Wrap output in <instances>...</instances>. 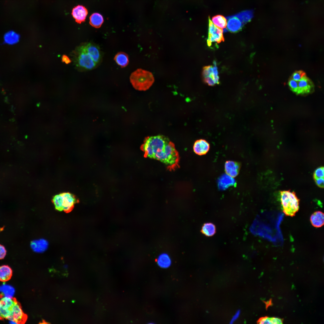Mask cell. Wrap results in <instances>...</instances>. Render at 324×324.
<instances>
[{
    "label": "cell",
    "instance_id": "obj_1",
    "mask_svg": "<svg viewBox=\"0 0 324 324\" xmlns=\"http://www.w3.org/2000/svg\"><path fill=\"white\" fill-rule=\"evenodd\" d=\"M144 156L165 164L170 171L179 167V157L174 143L162 135L146 137L141 146Z\"/></svg>",
    "mask_w": 324,
    "mask_h": 324
},
{
    "label": "cell",
    "instance_id": "obj_2",
    "mask_svg": "<svg viewBox=\"0 0 324 324\" xmlns=\"http://www.w3.org/2000/svg\"><path fill=\"white\" fill-rule=\"evenodd\" d=\"M27 319L21 304L15 298L3 297L0 294V320H8L18 324L25 323Z\"/></svg>",
    "mask_w": 324,
    "mask_h": 324
},
{
    "label": "cell",
    "instance_id": "obj_3",
    "mask_svg": "<svg viewBox=\"0 0 324 324\" xmlns=\"http://www.w3.org/2000/svg\"><path fill=\"white\" fill-rule=\"evenodd\" d=\"M130 81L134 88L139 91L148 89L154 82V78L150 72L138 69L131 74Z\"/></svg>",
    "mask_w": 324,
    "mask_h": 324
},
{
    "label": "cell",
    "instance_id": "obj_4",
    "mask_svg": "<svg viewBox=\"0 0 324 324\" xmlns=\"http://www.w3.org/2000/svg\"><path fill=\"white\" fill-rule=\"evenodd\" d=\"M52 202L56 210L68 213L73 210L75 204L78 203L79 200L74 194L65 192L54 196Z\"/></svg>",
    "mask_w": 324,
    "mask_h": 324
},
{
    "label": "cell",
    "instance_id": "obj_5",
    "mask_svg": "<svg viewBox=\"0 0 324 324\" xmlns=\"http://www.w3.org/2000/svg\"><path fill=\"white\" fill-rule=\"evenodd\" d=\"M280 195L284 214L286 216H295L299 210V201L295 193L290 191H283L280 192Z\"/></svg>",
    "mask_w": 324,
    "mask_h": 324
},
{
    "label": "cell",
    "instance_id": "obj_6",
    "mask_svg": "<svg viewBox=\"0 0 324 324\" xmlns=\"http://www.w3.org/2000/svg\"><path fill=\"white\" fill-rule=\"evenodd\" d=\"M78 57L77 58L78 66L85 70H91L96 67L99 63L88 52L86 51L82 45L77 50Z\"/></svg>",
    "mask_w": 324,
    "mask_h": 324
},
{
    "label": "cell",
    "instance_id": "obj_7",
    "mask_svg": "<svg viewBox=\"0 0 324 324\" xmlns=\"http://www.w3.org/2000/svg\"><path fill=\"white\" fill-rule=\"evenodd\" d=\"M208 37L207 42L209 46L213 43H220L224 40L223 35V30L215 26L209 17L208 18Z\"/></svg>",
    "mask_w": 324,
    "mask_h": 324
},
{
    "label": "cell",
    "instance_id": "obj_8",
    "mask_svg": "<svg viewBox=\"0 0 324 324\" xmlns=\"http://www.w3.org/2000/svg\"><path fill=\"white\" fill-rule=\"evenodd\" d=\"M226 28L228 31L232 33H236L240 31L244 24L241 20L236 15L227 17Z\"/></svg>",
    "mask_w": 324,
    "mask_h": 324
},
{
    "label": "cell",
    "instance_id": "obj_9",
    "mask_svg": "<svg viewBox=\"0 0 324 324\" xmlns=\"http://www.w3.org/2000/svg\"><path fill=\"white\" fill-rule=\"evenodd\" d=\"M210 148L209 143L205 140L200 139L196 140L193 146V150L196 154L202 155L206 154Z\"/></svg>",
    "mask_w": 324,
    "mask_h": 324
},
{
    "label": "cell",
    "instance_id": "obj_10",
    "mask_svg": "<svg viewBox=\"0 0 324 324\" xmlns=\"http://www.w3.org/2000/svg\"><path fill=\"white\" fill-rule=\"evenodd\" d=\"M72 14L76 21L81 23L85 21L88 14V11L84 7L79 5L73 9Z\"/></svg>",
    "mask_w": 324,
    "mask_h": 324
},
{
    "label": "cell",
    "instance_id": "obj_11",
    "mask_svg": "<svg viewBox=\"0 0 324 324\" xmlns=\"http://www.w3.org/2000/svg\"><path fill=\"white\" fill-rule=\"evenodd\" d=\"M310 221L314 227L317 228L322 227L324 224L323 213L320 211L315 212L310 217Z\"/></svg>",
    "mask_w": 324,
    "mask_h": 324
},
{
    "label": "cell",
    "instance_id": "obj_12",
    "mask_svg": "<svg viewBox=\"0 0 324 324\" xmlns=\"http://www.w3.org/2000/svg\"><path fill=\"white\" fill-rule=\"evenodd\" d=\"M239 166L237 163L232 161H227L225 164V169L227 174L232 177L236 176L239 170Z\"/></svg>",
    "mask_w": 324,
    "mask_h": 324
},
{
    "label": "cell",
    "instance_id": "obj_13",
    "mask_svg": "<svg viewBox=\"0 0 324 324\" xmlns=\"http://www.w3.org/2000/svg\"><path fill=\"white\" fill-rule=\"evenodd\" d=\"M31 246L34 251L40 253L44 252L47 249L48 246V242L44 239H40L32 242Z\"/></svg>",
    "mask_w": 324,
    "mask_h": 324
},
{
    "label": "cell",
    "instance_id": "obj_14",
    "mask_svg": "<svg viewBox=\"0 0 324 324\" xmlns=\"http://www.w3.org/2000/svg\"><path fill=\"white\" fill-rule=\"evenodd\" d=\"M158 266L162 268H167L171 265L172 261L169 255L166 253L160 254L157 260Z\"/></svg>",
    "mask_w": 324,
    "mask_h": 324
},
{
    "label": "cell",
    "instance_id": "obj_15",
    "mask_svg": "<svg viewBox=\"0 0 324 324\" xmlns=\"http://www.w3.org/2000/svg\"><path fill=\"white\" fill-rule=\"evenodd\" d=\"M13 271L8 265L0 266V281L5 282L9 280L12 275Z\"/></svg>",
    "mask_w": 324,
    "mask_h": 324
},
{
    "label": "cell",
    "instance_id": "obj_16",
    "mask_svg": "<svg viewBox=\"0 0 324 324\" xmlns=\"http://www.w3.org/2000/svg\"><path fill=\"white\" fill-rule=\"evenodd\" d=\"M232 178L227 174L222 176L218 182L219 187L221 189H224L233 184L235 181Z\"/></svg>",
    "mask_w": 324,
    "mask_h": 324
},
{
    "label": "cell",
    "instance_id": "obj_17",
    "mask_svg": "<svg viewBox=\"0 0 324 324\" xmlns=\"http://www.w3.org/2000/svg\"><path fill=\"white\" fill-rule=\"evenodd\" d=\"M114 60L117 64L122 68L126 66L129 63L128 56L125 52H120L115 56Z\"/></svg>",
    "mask_w": 324,
    "mask_h": 324
},
{
    "label": "cell",
    "instance_id": "obj_18",
    "mask_svg": "<svg viewBox=\"0 0 324 324\" xmlns=\"http://www.w3.org/2000/svg\"><path fill=\"white\" fill-rule=\"evenodd\" d=\"M311 85L310 80L305 75L298 82V92H302L308 91L311 87Z\"/></svg>",
    "mask_w": 324,
    "mask_h": 324
},
{
    "label": "cell",
    "instance_id": "obj_19",
    "mask_svg": "<svg viewBox=\"0 0 324 324\" xmlns=\"http://www.w3.org/2000/svg\"><path fill=\"white\" fill-rule=\"evenodd\" d=\"M212 22L216 27L221 29L226 28L227 25L226 19L224 16L218 15L213 16Z\"/></svg>",
    "mask_w": 324,
    "mask_h": 324
},
{
    "label": "cell",
    "instance_id": "obj_20",
    "mask_svg": "<svg viewBox=\"0 0 324 324\" xmlns=\"http://www.w3.org/2000/svg\"><path fill=\"white\" fill-rule=\"evenodd\" d=\"M104 21L102 16L98 13L92 14L90 17V23L92 26L95 28L100 27Z\"/></svg>",
    "mask_w": 324,
    "mask_h": 324
},
{
    "label": "cell",
    "instance_id": "obj_21",
    "mask_svg": "<svg viewBox=\"0 0 324 324\" xmlns=\"http://www.w3.org/2000/svg\"><path fill=\"white\" fill-rule=\"evenodd\" d=\"M19 38V35L13 31H10L7 32L4 36L5 42L10 44H13L17 43L18 41Z\"/></svg>",
    "mask_w": 324,
    "mask_h": 324
},
{
    "label": "cell",
    "instance_id": "obj_22",
    "mask_svg": "<svg viewBox=\"0 0 324 324\" xmlns=\"http://www.w3.org/2000/svg\"><path fill=\"white\" fill-rule=\"evenodd\" d=\"M202 232L205 235L208 236H213L216 232V228L214 225L210 223H206L204 224L201 230Z\"/></svg>",
    "mask_w": 324,
    "mask_h": 324
},
{
    "label": "cell",
    "instance_id": "obj_23",
    "mask_svg": "<svg viewBox=\"0 0 324 324\" xmlns=\"http://www.w3.org/2000/svg\"><path fill=\"white\" fill-rule=\"evenodd\" d=\"M282 320L277 317H266L260 319L258 322L261 324H279L283 323Z\"/></svg>",
    "mask_w": 324,
    "mask_h": 324
},
{
    "label": "cell",
    "instance_id": "obj_24",
    "mask_svg": "<svg viewBox=\"0 0 324 324\" xmlns=\"http://www.w3.org/2000/svg\"><path fill=\"white\" fill-rule=\"evenodd\" d=\"M236 15L245 24L251 20L253 16V14L252 11L246 10L240 12Z\"/></svg>",
    "mask_w": 324,
    "mask_h": 324
},
{
    "label": "cell",
    "instance_id": "obj_25",
    "mask_svg": "<svg viewBox=\"0 0 324 324\" xmlns=\"http://www.w3.org/2000/svg\"><path fill=\"white\" fill-rule=\"evenodd\" d=\"M213 65L214 66L212 68V73L210 76L213 79L216 84H219V79L218 75V69L216 61H214Z\"/></svg>",
    "mask_w": 324,
    "mask_h": 324
},
{
    "label": "cell",
    "instance_id": "obj_26",
    "mask_svg": "<svg viewBox=\"0 0 324 324\" xmlns=\"http://www.w3.org/2000/svg\"><path fill=\"white\" fill-rule=\"evenodd\" d=\"M213 67L211 65L205 66L203 68L202 76L203 79L209 76L212 73Z\"/></svg>",
    "mask_w": 324,
    "mask_h": 324
},
{
    "label": "cell",
    "instance_id": "obj_27",
    "mask_svg": "<svg viewBox=\"0 0 324 324\" xmlns=\"http://www.w3.org/2000/svg\"><path fill=\"white\" fill-rule=\"evenodd\" d=\"M324 167H319L316 170L314 174V177L315 179L324 178Z\"/></svg>",
    "mask_w": 324,
    "mask_h": 324
},
{
    "label": "cell",
    "instance_id": "obj_28",
    "mask_svg": "<svg viewBox=\"0 0 324 324\" xmlns=\"http://www.w3.org/2000/svg\"><path fill=\"white\" fill-rule=\"evenodd\" d=\"M305 75V73L302 71H297L293 74L292 76V79L298 82Z\"/></svg>",
    "mask_w": 324,
    "mask_h": 324
},
{
    "label": "cell",
    "instance_id": "obj_29",
    "mask_svg": "<svg viewBox=\"0 0 324 324\" xmlns=\"http://www.w3.org/2000/svg\"><path fill=\"white\" fill-rule=\"evenodd\" d=\"M289 85L290 88L293 91L298 92V82L292 79L289 80Z\"/></svg>",
    "mask_w": 324,
    "mask_h": 324
},
{
    "label": "cell",
    "instance_id": "obj_30",
    "mask_svg": "<svg viewBox=\"0 0 324 324\" xmlns=\"http://www.w3.org/2000/svg\"><path fill=\"white\" fill-rule=\"evenodd\" d=\"M204 82L209 86H214L216 83L213 79L211 76L203 79Z\"/></svg>",
    "mask_w": 324,
    "mask_h": 324
},
{
    "label": "cell",
    "instance_id": "obj_31",
    "mask_svg": "<svg viewBox=\"0 0 324 324\" xmlns=\"http://www.w3.org/2000/svg\"><path fill=\"white\" fill-rule=\"evenodd\" d=\"M6 250L3 245L0 244V260L4 258L6 254Z\"/></svg>",
    "mask_w": 324,
    "mask_h": 324
},
{
    "label": "cell",
    "instance_id": "obj_32",
    "mask_svg": "<svg viewBox=\"0 0 324 324\" xmlns=\"http://www.w3.org/2000/svg\"><path fill=\"white\" fill-rule=\"evenodd\" d=\"M315 179L317 185L319 187L322 188L324 187V178H319Z\"/></svg>",
    "mask_w": 324,
    "mask_h": 324
},
{
    "label": "cell",
    "instance_id": "obj_33",
    "mask_svg": "<svg viewBox=\"0 0 324 324\" xmlns=\"http://www.w3.org/2000/svg\"><path fill=\"white\" fill-rule=\"evenodd\" d=\"M240 314V311L239 310H238L235 314L232 317L230 323L232 324L233 323L238 319Z\"/></svg>",
    "mask_w": 324,
    "mask_h": 324
},
{
    "label": "cell",
    "instance_id": "obj_34",
    "mask_svg": "<svg viewBox=\"0 0 324 324\" xmlns=\"http://www.w3.org/2000/svg\"><path fill=\"white\" fill-rule=\"evenodd\" d=\"M62 61L63 62H64L66 64H68L71 62V60L69 58L65 55H64L62 56Z\"/></svg>",
    "mask_w": 324,
    "mask_h": 324
}]
</instances>
